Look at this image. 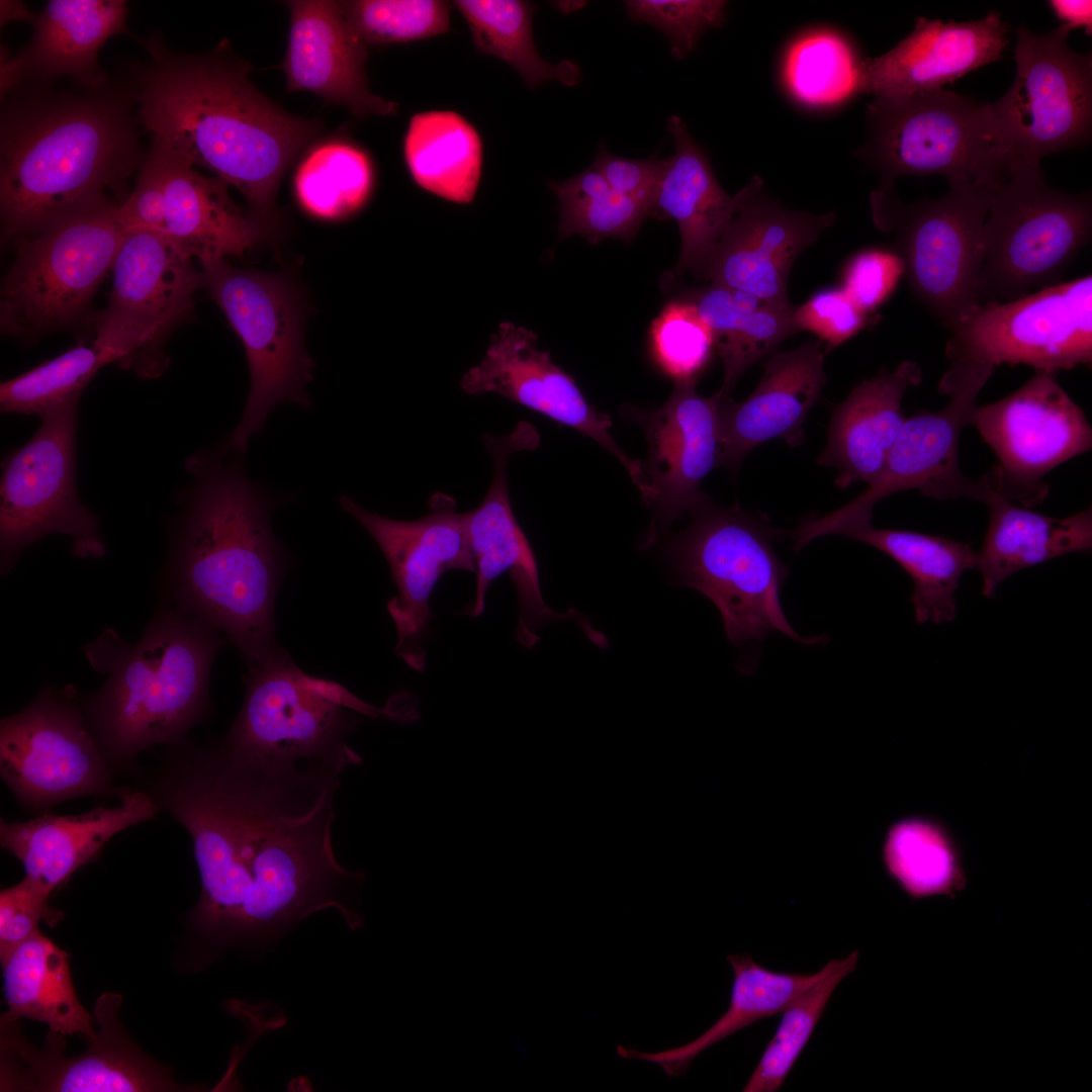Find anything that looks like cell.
Masks as SVG:
<instances>
[{"label": "cell", "instance_id": "6da1fadb", "mask_svg": "<svg viewBox=\"0 0 1092 1092\" xmlns=\"http://www.w3.org/2000/svg\"><path fill=\"white\" fill-rule=\"evenodd\" d=\"M358 753L310 760L264 758L221 739L168 746L144 790L188 832L201 893L188 915L200 951L270 943L314 912L334 908L351 930L363 872L335 856L340 774Z\"/></svg>", "mask_w": 1092, "mask_h": 1092}, {"label": "cell", "instance_id": "7a4b0ae2", "mask_svg": "<svg viewBox=\"0 0 1092 1092\" xmlns=\"http://www.w3.org/2000/svg\"><path fill=\"white\" fill-rule=\"evenodd\" d=\"M148 60L130 70L141 125L153 145L204 168L242 193L248 211L279 239V184L299 152L320 132L249 79L250 68L228 42L200 55L175 53L156 32L142 41Z\"/></svg>", "mask_w": 1092, "mask_h": 1092}, {"label": "cell", "instance_id": "3957f363", "mask_svg": "<svg viewBox=\"0 0 1092 1092\" xmlns=\"http://www.w3.org/2000/svg\"><path fill=\"white\" fill-rule=\"evenodd\" d=\"M224 440L185 461L193 480L170 525L163 601L224 635L256 668L282 650L274 628L276 595L288 566L271 518L279 505Z\"/></svg>", "mask_w": 1092, "mask_h": 1092}, {"label": "cell", "instance_id": "277c9868", "mask_svg": "<svg viewBox=\"0 0 1092 1092\" xmlns=\"http://www.w3.org/2000/svg\"><path fill=\"white\" fill-rule=\"evenodd\" d=\"M22 81L1 113L2 240L40 233L108 201L146 155L133 86L80 91Z\"/></svg>", "mask_w": 1092, "mask_h": 1092}, {"label": "cell", "instance_id": "5b68a950", "mask_svg": "<svg viewBox=\"0 0 1092 1092\" xmlns=\"http://www.w3.org/2000/svg\"><path fill=\"white\" fill-rule=\"evenodd\" d=\"M222 643L214 627L162 601L135 643L106 627L82 648L106 675L82 704L114 771L132 770L142 750L178 744L206 719L210 670Z\"/></svg>", "mask_w": 1092, "mask_h": 1092}, {"label": "cell", "instance_id": "8992f818", "mask_svg": "<svg viewBox=\"0 0 1092 1092\" xmlns=\"http://www.w3.org/2000/svg\"><path fill=\"white\" fill-rule=\"evenodd\" d=\"M856 155L894 185L904 175L946 177L996 189L1013 171L994 102L940 89L875 98Z\"/></svg>", "mask_w": 1092, "mask_h": 1092}, {"label": "cell", "instance_id": "52a82bcc", "mask_svg": "<svg viewBox=\"0 0 1092 1092\" xmlns=\"http://www.w3.org/2000/svg\"><path fill=\"white\" fill-rule=\"evenodd\" d=\"M689 527L671 545L679 583L701 592L718 608L726 636L741 649H755L780 632L803 644L781 603L788 568L774 544L782 532L762 517L735 506L720 507L706 495L691 512Z\"/></svg>", "mask_w": 1092, "mask_h": 1092}, {"label": "cell", "instance_id": "ba28073f", "mask_svg": "<svg viewBox=\"0 0 1092 1092\" xmlns=\"http://www.w3.org/2000/svg\"><path fill=\"white\" fill-rule=\"evenodd\" d=\"M202 288L221 309L247 355L250 391L243 417L226 438L247 454L250 439L262 432L270 412L284 402L303 408L314 362L304 345V308L286 275L238 268L225 258L198 261Z\"/></svg>", "mask_w": 1092, "mask_h": 1092}, {"label": "cell", "instance_id": "9c48e42d", "mask_svg": "<svg viewBox=\"0 0 1092 1092\" xmlns=\"http://www.w3.org/2000/svg\"><path fill=\"white\" fill-rule=\"evenodd\" d=\"M939 198L907 204L894 185L870 195L875 225L894 242L913 295L952 331L980 304L985 258L984 226L994 189L948 184Z\"/></svg>", "mask_w": 1092, "mask_h": 1092}, {"label": "cell", "instance_id": "30bf717a", "mask_svg": "<svg viewBox=\"0 0 1092 1092\" xmlns=\"http://www.w3.org/2000/svg\"><path fill=\"white\" fill-rule=\"evenodd\" d=\"M111 201L12 241L0 293L2 333L35 340L82 318L125 234Z\"/></svg>", "mask_w": 1092, "mask_h": 1092}, {"label": "cell", "instance_id": "8fae6325", "mask_svg": "<svg viewBox=\"0 0 1092 1092\" xmlns=\"http://www.w3.org/2000/svg\"><path fill=\"white\" fill-rule=\"evenodd\" d=\"M1091 235L1090 193L1052 188L1040 166L1011 172L994 190L985 221L980 304L1060 283Z\"/></svg>", "mask_w": 1092, "mask_h": 1092}, {"label": "cell", "instance_id": "7c38bea8", "mask_svg": "<svg viewBox=\"0 0 1092 1092\" xmlns=\"http://www.w3.org/2000/svg\"><path fill=\"white\" fill-rule=\"evenodd\" d=\"M987 364L951 361L938 384L949 396L936 412L922 411L905 420L881 472L868 487L843 507L805 522L797 530L801 543L839 535L847 528L872 523L874 507L883 498L907 489L939 499L969 497L984 503L994 489L988 477L973 480L959 464L963 429L971 425L977 396L994 372Z\"/></svg>", "mask_w": 1092, "mask_h": 1092}, {"label": "cell", "instance_id": "4fadbf2b", "mask_svg": "<svg viewBox=\"0 0 1092 1092\" xmlns=\"http://www.w3.org/2000/svg\"><path fill=\"white\" fill-rule=\"evenodd\" d=\"M79 398L39 416L40 426L2 462L0 566L9 571L21 552L51 534L68 536L78 558H101L105 545L97 518L76 485Z\"/></svg>", "mask_w": 1092, "mask_h": 1092}, {"label": "cell", "instance_id": "5bb4252c", "mask_svg": "<svg viewBox=\"0 0 1092 1092\" xmlns=\"http://www.w3.org/2000/svg\"><path fill=\"white\" fill-rule=\"evenodd\" d=\"M388 718L339 685L308 676L285 650L249 670L243 706L221 738L255 756L310 760L355 752L346 743L362 721Z\"/></svg>", "mask_w": 1092, "mask_h": 1092}, {"label": "cell", "instance_id": "9a60e30c", "mask_svg": "<svg viewBox=\"0 0 1092 1092\" xmlns=\"http://www.w3.org/2000/svg\"><path fill=\"white\" fill-rule=\"evenodd\" d=\"M112 290L94 341L144 378L167 368L165 343L193 311L202 275L164 232H125L112 265Z\"/></svg>", "mask_w": 1092, "mask_h": 1092}, {"label": "cell", "instance_id": "2e32d148", "mask_svg": "<svg viewBox=\"0 0 1092 1092\" xmlns=\"http://www.w3.org/2000/svg\"><path fill=\"white\" fill-rule=\"evenodd\" d=\"M0 772L20 806L37 815L68 800L118 797L108 758L82 696L71 685L43 689L0 723Z\"/></svg>", "mask_w": 1092, "mask_h": 1092}, {"label": "cell", "instance_id": "e0dca14e", "mask_svg": "<svg viewBox=\"0 0 1092 1092\" xmlns=\"http://www.w3.org/2000/svg\"><path fill=\"white\" fill-rule=\"evenodd\" d=\"M1063 25L1036 34L1016 29L1015 79L995 101L1014 169L1081 147L1092 127V55L1072 51Z\"/></svg>", "mask_w": 1092, "mask_h": 1092}, {"label": "cell", "instance_id": "ac0fdd59", "mask_svg": "<svg viewBox=\"0 0 1092 1092\" xmlns=\"http://www.w3.org/2000/svg\"><path fill=\"white\" fill-rule=\"evenodd\" d=\"M951 332L950 361L1024 364L1056 374L1092 361V276L979 305Z\"/></svg>", "mask_w": 1092, "mask_h": 1092}, {"label": "cell", "instance_id": "d6986e66", "mask_svg": "<svg viewBox=\"0 0 1092 1092\" xmlns=\"http://www.w3.org/2000/svg\"><path fill=\"white\" fill-rule=\"evenodd\" d=\"M971 425L995 453L987 474L994 489L1030 507L1044 497L1041 478L1091 448L1092 429L1082 411L1056 379L1035 371L1022 386L993 403L978 405Z\"/></svg>", "mask_w": 1092, "mask_h": 1092}, {"label": "cell", "instance_id": "ffe728a7", "mask_svg": "<svg viewBox=\"0 0 1092 1092\" xmlns=\"http://www.w3.org/2000/svg\"><path fill=\"white\" fill-rule=\"evenodd\" d=\"M119 994L103 993L95 1004L98 1030L86 1050L65 1055V1035L50 1031L41 1048L1 1019V1091L155 1092L181 1090L165 1067L147 1056L124 1030Z\"/></svg>", "mask_w": 1092, "mask_h": 1092}, {"label": "cell", "instance_id": "44dd1931", "mask_svg": "<svg viewBox=\"0 0 1092 1092\" xmlns=\"http://www.w3.org/2000/svg\"><path fill=\"white\" fill-rule=\"evenodd\" d=\"M484 447L492 460V477L482 502L463 513L469 549L472 555L476 587L472 602L462 612L479 617L485 609L486 593L491 582L508 571L518 599L517 641L532 648L540 640L537 630L545 623L574 619L588 637L595 634L586 621L570 609L560 614L550 609L542 596L539 571L532 547L520 527L511 505L508 466L514 452L532 451L540 444L535 427L525 421L503 436L483 434Z\"/></svg>", "mask_w": 1092, "mask_h": 1092}, {"label": "cell", "instance_id": "7402d4cb", "mask_svg": "<svg viewBox=\"0 0 1092 1092\" xmlns=\"http://www.w3.org/2000/svg\"><path fill=\"white\" fill-rule=\"evenodd\" d=\"M339 504L371 535L389 565L397 588L387 603L397 633L395 652L423 672L434 587L449 570L475 571L464 515L440 508L420 519L401 521L368 512L347 494L340 496Z\"/></svg>", "mask_w": 1092, "mask_h": 1092}, {"label": "cell", "instance_id": "603a6c76", "mask_svg": "<svg viewBox=\"0 0 1092 1092\" xmlns=\"http://www.w3.org/2000/svg\"><path fill=\"white\" fill-rule=\"evenodd\" d=\"M735 213L694 272L711 284L737 289L767 303L790 306L788 280L797 258L836 222V212L810 213L770 197L759 176L735 194Z\"/></svg>", "mask_w": 1092, "mask_h": 1092}, {"label": "cell", "instance_id": "cb8c5ba5", "mask_svg": "<svg viewBox=\"0 0 1092 1092\" xmlns=\"http://www.w3.org/2000/svg\"><path fill=\"white\" fill-rule=\"evenodd\" d=\"M460 387L470 395L496 393L595 440L624 466L642 502L649 505L652 491L644 463L621 449L610 432V416L586 400L549 351L539 349L531 330L502 323L483 359L463 375Z\"/></svg>", "mask_w": 1092, "mask_h": 1092}, {"label": "cell", "instance_id": "d4e9b609", "mask_svg": "<svg viewBox=\"0 0 1092 1092\" xmlns=\"http://www.w3.org/2000/svg\"><path fill=\"white\" fill-rule=\"evenodd\" d=\"M720 400L718 391L711 396L697 392L696 381L675 382L659 407L625 411L647 441L644 465L654 514L643 540L645 548L706 496L701 484L718 467Z\"/></svg>", "mask_w": 1092, "mask_h": 1092}, {"label": "cell", "instance_id": "484cf974", "mask_svg": "<svg viewBox=\"0 0 1092 1092\" xmlns=\"http://www.w3.org/2000/svg\"><path fill=\"white\" fill-rule=\"evenodd\" d=\"M1008 31L994 10L967 22L919 16L913 30L890 51L859 61L856 93L885 98L940 89L1001 59Z\"/></svg>", "mask_w": 1092, "mask_h": 1092}, {"label": "cell", "instance_id": "4316f807", "mask_svg": "<svg viewBox=\"0 0 1092 1092\" xmlns=\"http://www.w3.org/2000/svg\"><path fill=\"white\" fill-rule=\"evenodd\" d=\"M826 383L821 342L809 340L765 358L757 386L743 401L735 402L718 391V467L736 474L753 449L772 439H783L793 447L802 444L803 425Z\"/></svg>", "mask_w": 1092, "mask_h": 1092}, {"label": "cell", "instance_id": "83f0119b", "mask_svg": "<svg viewBox=\"0 0 1092 1092\" xmlns=\"http://www.w3.org/2000/svg\"><path fill=\"white\" fill-rule=\"evenodd\" d=\"M287 5L290 30L283 71L289 92L313 93L358 117L398 111L396 102L370 91L366 44L347 22L341 2L294 0Z\"/></svg>", "mask_w": 1092, "mask_h": 1092}, {"label": "cell", "instance_id": "f1b7e54d", "mask_svg": "<svg viewBox=\"0 0 1092 1092\" xmlns=\"http://www.w3.org/2000/svg\"><path fill=\"white\" fill-rule=\"evenodd\" d=\"M118 799L114 806H98L79 815L44 812L24 822L1 820V847L23 864L26 877L52 893L92 861L113 836L160 811L144 789L122 788Z\"/></svg>", "mask_w": 1092, "mask_h": 1092}, {"label": "cell", "instance_id": "f546056e", "mask_svg": "<svg viewBox=\"0 0 1092 1092\" xmlns=\"http://www.w3.org/2000/svg\"><path fill=\"white\" fill-rule=\"evenodd\" d=\"M921 379L918 364L905 360L892 372L862 380L834 407L817 463L837 470L838 487L869 483L881 472L906 420L904 394Z\"/></svg>", "mask_w": 1092, "mask_h": 1092}, {"label": "cell", "instance_id": "4dcf8cb0", "mask_svg": "<svg viewBox=\"0 0 1092 1092\" xmlns=\"http://www.w3.org/2000/svg\"><path fill=\"white\" fill-rule=\"evenodd\" d=\"M126 18L121 0L49 1L35 16L29 43L14 56L22 81L68 77L84 88L105 83L98 53L108 38L127 32Z\"/></svg>", "mask_w": 1092, "mask_h": 1092}, {"label": "cell", "instance_id": "1f68e13d", "mask_svg": "<svg viewBox=\"0 0 1092 1092\" xmlns=\"http://www.w3.org/2000/svg\"><path fill=\"white\" fill-rule=\"evenodd\" d=\"M165 174L164 233L189 257H242L268 236L248 210L237 205L229 185L151 144ZM270 242V241H269Z\"/></svg>", "mask_w": 1092, "mask_h": 1092}, {"label": "cell", "instance_id": "d6a6232c", "mask_svg": "<svg viewBox=\"0 0 1092 1092\" xmlns=\"http://www.w3.org/2000/svg\"><path fill=\"white\" fill-rule=\"evenodd\" d=\"M666 127L674 153L664 159L651 215L675 220L680 235L677 271L690 269L694 273L730 223L736 198L721 187L706 150L684 120L671 115Z\"/></svg>", "mask_w": 1092, "mask_h": 1092}, {"label": "cell", "instance_id": "836d02e7", "mask_svg": "<svg viewBox=\"0 0 1092 1092\" xmlns=\"http://www.w3.org/2000/svg\"><path fill=\"white\" fill-rule=\"evenodd\" d=\"M984 503L989 525L975 568L983 579L982 595L993 598L1013 573L1056 557L1092 548V511L1065 518L1044 516L1017 507L993 489Z\"/></svg>", "mask_w": 1092, "mask_h": 1092}, {"label": "cell", "instance_id": "e575fe53", "mask_svg": "<svg viewBox=\"0 0 1092 1092\" xmlns=\"http://www.w3.org/2000/svg\"><path fill=\"white\" fill-rule=\"evenodd\" d=\"M0 959L8 1007L1 1019L28 1018L65 1036L94 1038L93 1018L76 994L65 950L38 930Z\"/></svg>", "mask_w": 1092, "mask_h": 1092}, {"label": "cell", "instance_id": "d590c367", "mask_svg": "<svg viewBox=\"0 0 1092 1092\" xmlns=\"http://www.w3.org/2000/svg\"><path fill=\"white\" fill-rule=\"evenodd\" d=\"M727 961L733 970L729 1005L706 1031L682 1045L658 1052L619 1044L618 1056L656 1064L669 1077L681 1076L692 1061L710 1046L760 1019L781 1013L824 972V967L811 975L777 972L760 966L748 953L730 954Z\"/></svg>", "mask_w": 1092, "mask_h": 1092}, {"label": "cell", "instance_id": "8d00e7d4", "mask_svg": "<svg viewBox=\"0 0 1092 1092\" xmlns=\"http://www.w3.org/2000/svg\"><path fill=\"white\" fill-rule=\"evenodd\" d=\"M840 535L884 552L906 571L914 583L910 601L918 624L956 618L960 579L966 570L975 568L976 551L970 544L914 531L878 529L872 523Z\"/></svg>", "mask_w": 1092, "mask_h": 1092}, {"label": "cell", "instance_id": "74e56055", "mask_svg": "<svg viewBox=\"0 0 1092 1092\" xmlns=\"http://www.w3.org/2000/svg\"><path fill=\"white\" fill-rule=\"evenodd\" d=\"M713 333L724 378L722 395H730L741 376L756 362L799 332L795 306L767 303L751 294L710 284L689 300Z\"/></svg>", "mask_w": 1092, "mask_h": 1092}, {"label": "cell", "instance_id": "f35d334b", "mask_svg": "<svg viewBox=\"0 0 1092 1092\" xmlns=\"http://www.w3.org/2000/svg\"><path fill=\"white\" fill-rule=\"evenodd\" d=\"M403 154L412 178L426 191L461 204L474 199L482 145L476 129L460 114L431 110L413 115Z\"/></svg>", "mask_w": 1092, "mask_h": 1092}, {"label": "cell", "instance_id": "ab89813d", "mask_svg": "<svg viewBox=\"0 0 1092 1092\" xmlns=\"http://www.w3.org/2000/svg\"><path fill=\"white\" fill-rule=\"evenodd\" d=\"M453 5L465 18L478 53L494 56L511 65L526 86L558 81L566 86L581 80L580 68L569 60L552 64L535 47L532 29L533 4L521 0H457Z\"/></svg>", "mask_w": 1092, "mask_h": 1092}, {"label": "cell", "instance_id": "60d3db41", "mask_svg": "<svg viewBox=\"0 0 1092 1092\" xmlns=\"http://www.w3.org/2000/svg\"><path fill=\"white\" fill-rule=\"evenodd\" d=\"M375 183L368 154L346 141H328L311 149L293 178L297 203L308 215L326 221L348 218L368 202Z\"/></svg>", "mask_w": 1092, "mask_h": 1092}, {"label": "cell", "instance_id": "b9f144b4", "mask_svg": "<svg viewBox=\"0 0 1092 1092\" xmlns=\"http://www.w3.org/2000/svg\"><path fill=\"white\" fill-rule=\"evenodd\" d=\"M883 860L888 875L914 900L952 896L966 884L950 836L927 819L909 818L894 824L885 840Z\"/></svg>", "mask_w": 1092, "mask_h": 1092}, {"label": "cell", "instance_id": "7bdbcfd3", "mask_svg": "<svg viewBox=\"0 0 1092 1092\" xmlns=\"http://www.w3.org/2000/svg\"><path fill=\"white\" fill-rule=\"evenodd\" d=\"M858 951L841 960H830L823 975L794 998L781 1012L782 1017L771 1039L752 1072L743 1092H774L785 1080L811 1038L832 993L840 982L854 972Z\"/></svg>", "mask_w": 1092, "mask_h": 1092}, {"label": "cell", "instance_id": "ee69618b", "mask_svg": "<svg viewBox=\"0 0 1092 1092\" xmlns=\"http://www.w3.org/2000/svg\"><path fill=\"white\" fill-rule=\"evenodd\" d=\"M549 186L559 203L560 238L580 235L592 244L607 238L630 241L651 215L649 204L616 192L590 166Z\"/></svg>", "mask_w": 1092, "mask_h": 1092}, {"label": "cell", "instance_id": "f6af8a7d", "mask_svg": "<svg viewBox=\"0 0 1092 1092\" xmlns=\"http://www.w3.org/2000/svg\"><path fill=\"white\" fill-rule=\"evenodd\" d=\"M113 363L95 341L80 344L0 385L2 413L37 415L80 397L104 365Z\"/></svg>", "mask_w": 1092, "mask_h": 1092}, {"label": "cell", "instance_id": "bcb514c9", "mask_svg": "<svg viewBox=\"0 0 1092 1092\" xmlns=\"http://www.w3.org/2000/svg\"><path fill=\"white\" fill-rule=\"evenodd\" d=\"M858 63L838 35H809L790 51L787 81L793 94L805 103H834L856 93Z\"/></svg>", "mask_w": 1092, "mask_h": 1092}, {"label": "cell", "instance_id": "7dc6e473", "mask_svg": "<svg viewBox=\"0 0 1092 1092\" xmlns=\"http://www.w3.org/2000/svg\"><path fill=\"white\" fill-rule=\"evenodd\" d=\"M347 22L365 44L405 42L445 33L450 4L440 0L342 1Z\"/></svg>", "mask_w": 1092, "mask_h": 1092}, {"label": "cell", "instance_id": "c3c4849f", "mask_svg": "<svg viewBox=\"0 0 1092 1092\" xmlns=\"http://www.w3.org/2000/svg\"><path fill=\"white\" fill-rule=\"evenodd\" d=\"M657 364L674 382L696 381L708 364L714 337L691 301H671L651 327Z\"/></svg>", "mask_w": 1092, "mask_h": 1092}, {"label": "cell", "instance_id": "681fc988", "mask_svg": "<svg viewBox=\"0 0 1092 1092\" xmlns=\"http://www.w3.org/2000/svg\"><path fill=\"white\" fill-rule=\"evenodd\" d=\"M630 20L649 24L666 36L670 53L686 59L701 36L726 21L727 1L722 0H628L624 2Z\"/></svg>", "mask_w": 1092, "mask_h": 1092}, {"label": "cell", "instance_id": "f907efd6", "mask_svg": "<svg viewBox=\"0 0 1092 1092\" xmlns=\"http://www.w3.org/2000/svg\"><path fill=\"white\" fill-rule=\"evenodd\" d=\"M904 274L903 260L894 249L868 248L844 265L841 288L869 315L890 298Z\"/></svg>", "mask_w": 1092, "mask_h": 1092}, {"label": "cell", "instance_id": "816d5d0a", "mask_svg": "<svg viewBox=\"0 0 1092 1092\" xmlns=\"http://www.w3.org/2000/svg\"><path fill=\"white\" fill-rule=\"evenodd\" d=\"M52 893L41 885L25 878L0 893V957L38 931L44 921L54 927L63 913L49 905Z\"/></svg>", "mask_w": 1092, "mask_h": 1092}, {"label": "cell", "instance_id": "f5cc1de1", "mask_svg": "<svg viewBox=\"0 0 1092 1092\" xmlns=\"http://www.w3.org/2000/svg\"><path fill=\"white\" fill-rule=\"evenodd\" d=\"M800 331L814 334L832 350L855 336L868 323L866 314L841 287L817 291L794 310Z\"/></svg>", "mask_w": 1092, "mask_h": 1092}, {"label": "cell", "instance_id": "db71d44e", "mask_svg": "<svg viewBox=\"0 0 1092 1092\" xmlns=\"http://www.w3.org/2000/svg\"><path fill=\"white\" fill-rule=\"evenodd\" d=\"M118 215L125 231H165L164 167L160 154L152 146L139 169L132 192L118 205Z\"/></svg>", "mask_w": 1092, "mask_h": 1092}, {"label": "cell", "instance_id": "11a10c76", "mask_svg": "<svg viewBox=\"0 0 1092 1092\" xmlns=\"http://www.w3.org/2000/svg\"><path fill=\"white\" fill-rule=\"evenodd\" d=\"M664 164V159L656 156L643 160L619 157L601 145L590 167L613 190L649 204L652 211Z\"/></svg>", "mask_w": 1092, "mask_h": 1092}, {"label": "cell", "instance_id": "9f6ffc18", "mask_svg": "<svg viewBox=\"0 0 1092 1092\" xmlns=\"http://www.w3.org/2000/svg\"><path fill=\"white\" fill-rule=\"evenodd\" d=\"M1049 6L1061 25L1070 31L1084 28L1086 34L1092 31V2L1087 0H1052Z\"/></svg>", "mask_w": 1092, "mask_h": 1092}, {"label": "cell", "instance_id": "6f0895ef", "mask_svg": "<svg viewBox=\"0 0 1092 1092\" xmlns=\"http://www.w3.org/2000/svg\"><path fill=\"white\" fill-rule=\"evenodd\" d=\"M1 24L13 20H26L33 23L35 16L19 1H1Z\"/></svg>", "mask_w": 1092, "mask_h": 1092}, {"label": "cell", "instance_id": "680465c9", "mask_svg": "<svg viewBox=\"0 0 1092 1092\" xmlns=\"http://www.w3.org/2000/svg\"><path fill=\"white\" fill-rule=\"evenodd\" d=\"M585 3L586 2H581V1H578V2L570 1V2H562V3L558 2V7L561 9L562 12L567 13V12H572V11H575L577 9L582 8L585 5Z\"/></svg>", "mask_w": 1092, "mask_h": 1092}]
</instances>
